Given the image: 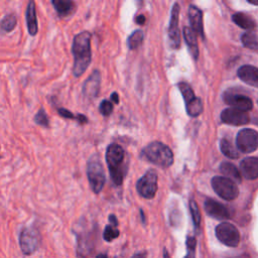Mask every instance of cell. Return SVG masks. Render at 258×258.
Here are the masks:
<instances>
[{
    "mask_svg": "<svg viewBox=\"0 0 258 258\" xmlns=\"http://www.w3.org/2000/svg\"><path fill=\"white\" fill-rule=\"evenodd\" d=\"M143 32L140 29H136L134 30L127 38V45L129 47V49H136L143 40Z\"/></svg>",
    "mask_w": 258,
    "mask_h": 258,
    "instance_id": "obj_24",
    "label": "cell"
},
{
    "mask_svg": "<svg viewBox=\"0 0 258 258\" xmlns=\"http://www.w3.org/2000/svg\"><path fill=\"white\" fill-rule=\"evenodd\" d=\"M119 230H118V225L115 224H110L107 225L103 231V239L107 242H111L114 239L119 237Z\"/></svg>",
    "mask_w": 258,
    "mask_h": 258,
    "instance_id": "obj_28",
    "label": "cell"
},
{
    "mask_svg": "<svg viewBox=\"0 0 258 258\" xmlns=\"http://www.w3.org/2000/svg\"><path fill=\"white\" fill-rule=\"evenodd\" d=\"M17 23V19H16V15L14 13H10L7 14L4 18H2V20L0 21V29L4 32H9L12 31Z\"/></svg>",
    "mask_w": 258,
    "mask_h": 258,
    "instance_id": "obj_25",
    "label": "cell"
},
{
    "mask_svg": "<svg viewBox=\"0 0 258 258\" xmlns=\"http://www.w3.org/2000/svg\"><path fill=\"white\" fill-rule=\"evenodd\" d=\"M183 36L185 42L189 47V51L195 58L199 55V48H198V41H197V34L190 27H183Z\"/></svg>",
    "mask_w": 258,
    "mask_h": 258,
    "instance_id": "obj_21",
    "label": "cell"
},
{
    "mask_svg": "<svg viewBox=\"0 0 258 258\" xmlns=\"http://www.w3.org/2000/svg\"><path fill=\"white\" fill-rule=\"evenodd\" d=\"M113 109H114V106L111 101L106 100V99L101 101L100 106H99V111L103 116H105V117L110 116L113 112Z\"/></svg>",
    "mask_w": 258,
    "mask_h": 258,
    "instance_id": "obj_33",
    "label": "cell"
},
{
    "mask_svg": "<svg viewBox=\"0 0 258 258\" xmlns=\"http://www.w3.org/2000/svg\"><path fill=\"white\" fill-rule=\"evenodd\" d=\"M157 179L154 169L147 170L136 182L137 192L144 199H153L157 191Z\"/></svg>",
    "mask_w": 258,
    "mask_h": 258,
    "instance_id": "obj_6",
    "label": "cell"
},
{
    "mask_svg": "<svg viewBox=\"0 0 258 258\" xmlns=\"http://www.w3.org/2000/svg\"><path fill=\"white\" fill-rule=\"evenodd\" d=\"M187 114L191 117H197L203 112V102L200 98H195L186 104Z\"/></svg>",
    "mask_w": 258,
    "mask_h": 258,
    "instance_id": "obj_26",
    "label": "cell"
},
{
    "mask_svg": "<svg viewBox=\"0 0 258 258\" xmlns=\"http://www.w3.org/2000/svg\"><path fill=\"white\" fill-rule=\"evenodd\" d=\"M233 21L240 27L244 28V29H248V30H251L253 28H255L256 26V23L255 21L250 17L248 16L247 14L245 13H242V12H238V13H235L232 17Z\"/></svg>",
    "mask_w": 258,
    "mask_h": 258,
    "instance_id": "obj_23",
    "label": "cell"
},
{
    "mask_svg": "<svg viewBox=\"0 0 258 258\" xmlns=\"http://www.w3.org/2000/svg\"><path fill=\"white\" fill-rule=\"evenodd\" d=\"M221 119L223 122L235 126L247 124L249 121V117L246 114V112L234 108L225 109L221 114Z\"/></svg>",
    "mask_w": 258,
    "mask_h": 258,
    "instance_id": "obj_13",
    "label": "cell"
},
{
    "mask_svg": "<svg viewBox=\"0 0 258 258\" xmlns=\"http://www.w3.org/2000/svg\"><path fill=\"white\" fill-rule=\"evenodd\" d=\"M34 121H35L36 124H38L42 127H45V128L49 127V120H48V117H47L43 108H40L38 110V112L35 114Z\"/></svg>",
    "mask_w": 258,
    "mask_h": 258,
    "instance_id": "obj_32",
    "label": "cell"
},
{
    "mask_svg": "<svg viewBox=\"0 0 258 258\" xmlns=\"http://www.w3.org/2000/svg\"><path fill=\"white\" fill-rule=\"evenodd\" d=\"M205 210L208 215L215 219L219 220H225L230 218V214L225 206L222 204L214 201V200H208L205 203Z\"/></svg>",
    "mask_w": 258,
    "mask_h": 258,
    "instance_id": "obj_15",
    "label": "cell"
},
{
    "mask_svg": "<svg viewBox=\"0 0 258 258\" xmlns=\"http://www.w3.org/2000/svg\"><path fill=\"white\" fill-rule=\"evenodd\" d=\"M189 209H190V214H191V218H192L194 224H195V226L197 228H199V226L201 224V214H200L199 207H198V205H197V203L195 201H190Z\"/></svg>",
    "mask_w": 258,
    "mask_h": 258,
    "instance_id": "obj_34",
    "label": "cell"
},
{
    "mask_svg": "<svg viewBox=\"0 0 258 258\" xmlns=\"http://www.w3.org/2000/svg\"><path fill=\"white\" fill-rule=\"evenodd\" d=\"M178 89H179V91L183 97V100L186 104L196 98L195 93L188 84L181 82L178 84Z\"/></svg>",
    "mask_w": 258,
    "mask_h": 258,
    "instance_id": "obj_31",
    "label": "cell"
},
{
    "mask_svg": "<svg viewBox=\"0 0 258 258\" xmlns=\"http://www.w3.org/2000/svg\"><path fill=\"white\" fill-rule=\"evenodd\" d=\"M184 258H195V251H188V254Z\"/></svg>",
    "mask_w": 258,
    "mask_h": 258,
    "instance_id": "obj_39",
    "label": "cell"
},
{
    "mask_svg": "<svg viewBox=\"0 0 258 258\" xmlns=\"http://www.w3.org/2000/svg\"><path fill=\"white\" fill-rule=\"evenodd\" d=\"M188 18L191 25V29L196 32V34L204 37V28H203V16L201 10L195 6L190 5L188 8Z\"/></svg>",
    "mask_w": 258,
    "mask_h": 258,
    "instance_id": "obj_18",
    "label": "cell"
},
{
    "mask_svg": "<svg viewBox=\"0 0 258 258\" xmlns=\"http://www.w3.org/2000/svg\"><path fill=\"white\" fill-rule=\"evenodd\" d=\"M101 87V74L98 70H95L85 81L83 85L82 93L86 99L93 100L99 96Z\"/></svg>",
    "mask_w": 258,
    "mask_h": 258,
    "instance_id": "obj_10",
    "label": "cell"
},
{
    "mask_svg": "<svg viewBox=\"0 0 258 258\" xmlns=\"http://www.w3.org/2000/svg\"><path fill=\"white\" fill-rule=\"evenodd\" d=\"M240 173L247 179L258 177V158L247 157L240 163Z\"/></svg>",
    "mask_w": 258,
    "mask_h": 258,
    "instance_id": "obj_16",
    "label": "cell"
},
{
    "mask_svg": "<svg viewBox=\"0 0 258 258\" xmlns=\"http://www.w3.org/2000/svg\"><path fill=\"white\" fill-rule=\"evenodd\" d=\"M238 77L246 84L258 88V68L243 66L238 70Z\"/></svg>",
    "mask_w": 258,
    "mask_h": 258,
    "instance_id": "obj_17",
    "label": "cell"
},
{
    "mask_svg": "<svg viewBox=\"0 0 258 258\" xmlns=\"http://www.w3.org/2000/svg\"><path fill=\"white\" fill-rule=\"evenodd\" d=\"M147 257V253L145 251H140V252H136L131 258H146Z\"/></svg>",
    "mask_w": 258,
    "mask_h": 258,
    "instance_id": "obj_37",
    "label": "cell"
},
{
    "mask_svg": "<svg viewBox=\"0 0 258 258\" xmlns=\"http://www.w3.org/2000/svg\"><path fill=\"white\" fill-rule=\"evenodd\" d=\"M220 170L221 172L224 174L225 177L233 180L234 182H241L242 178H241V173L239 171V169L233 165L232 163L229 162H223L220 166Z\"/></svg>",
    "mask_w": 258,
    "mask_h": 258,
    "instance_id": "obj_22",
    "label": "cell"
},
{
    "mask_svg": "<svg viewBox=\"0 0 258 258\" xmlns=\"http://www.w3.org/2000/svg\"><path fill=\"white\" fill-rule=\"evenodd\" d=\"M57 113L59 114V116H61L62 118H66V119H76L77 121H79L80 123L84 124V123H87L88 122V118L87 116L83 115V114H77V115H74L73 112L69 111L68 109L66 108H57Z\"/></svg>",
    "mask_w": 258,
    "mask_h": 258,
    "instance_id": "obj_29",
    "label": "cell"
},
{
    "mask_svg": "<svg viewBox=\"0 0 258 258\" xmlns=\"http://www.w3.org/2000/svg\"><path fill=\"white\" fill-rule=\"evenodd\" d=\"M91 33L82 31L74 37L72 52L74 55L73 74L76 78L81 77L89 68L92 60Z\"/></svg>",
    "mask_w": 258,
    "mask_h": 258,
    "instance_id": "obj_2",
    "label": "cell"
},
{
    "mask_svg": "<svg viewBox=\"0 0 258 258\" xmlns=\"http://www.w3.org/2000/svg\"><path fill=\"white\" fill-rule=\"evenodd\" d=\"M186 246L188 251H195L196 248V239L194 237H188L186 240Z\"/></svg>",
    "mask_w": 258,
    "mask_h": 258,
    "instance_id": "obj_35",
    "label": "cell"
},
{
    "mask_svg": "<svg viewBox=\"0 0 258 258\" xmlns=\"http://www.w3.org/2000/svg\"><path fill=\"white\" fill-rule=\"evenodd\" d=\"M249 3H251V4H254V5H258V2H253V1H249Z\"/></svg>",
    "mask_w": 258,
    "mask_h": 258,
    "instance_id": "obj_42",
    "label": "cell"
},
{
    "mask_svg": "<svg viewBox=\"0 0 258 258\" xmlns=\"http://www.w3.org/2000/svg\"><path fill=\"white\" fill-rule=\"evenodd\" d=\"M40 234L34 227L23 228L19 235V245L24 255H32L40 245Z\"/></svg>",
    "mask_w": 258,
    "mask_h": 258,
    "instance_id": "obj_5",
    "label": "cell"
},
{
    "mask_svg": "<svg viewBox=\"0 0 258 258\" xmlns=\"http://www.w3.org/2000/svg\"><path fill=\"white\" fill-rule=\"evenodd\" d=\"M105 158L113 183L117 186L121 185L129 166V159L125 149L119 144L112 143L106 149Z\"/></svg>",
    "mask_w": 258,
    "mask_h": 258,
    "instance_id": "obj_1",
    "label": "cell"
},
{
    "mask_svg": "<svg viewBox=\"0 0 258 258\" xmlns=\"http://www.w3.org/2000/svg\"><path fill=\"white\" fill-rule=\"evenodd\" d=\"M224 101L232 106L234 109L247 112L250 111L253 107V103L250 98L243 96V95H238V94H230L226 93L224 95Z\"/></svg>",
    "mask_w": 258,
    "mask_h": 258,
    "instance_id": "obj_14",
    "label": "cell"
},
{
    "mask_svg": "<svg viewBox=\"0 0 258 258\" xmlns=\"http://www.w3.org/2000/svg\"><path fill=\"white\" fill-rule=\"evenodd\" d=\"M110 99H111V102L113 101L115 104H118V103H119V95H118L116 92H113V93L111 94Z\"/></svg>",
    "mask_w": 258,
    "mask_h": 258,
    "instance_id": "obj_38",
    "label": "cell"
},
{
    "mask_svg": "<svg viewBox=\"0 0 258 258\" xmlns=\"http://www.w3.org/2000/svg\"><path fill=\"white\" fill-rule=\"evenodd\" d=\"M220 147L222 152L229 158H238L239 154L237 152V150L235 149V147L233 146V144L227 140V139H222L221 143H220Z\"/></svg>",
    "mask_w": 258,
    "mask_h": 258,
    "instance_id": "obj_27",
    "label": "cell"
},
{
    "mask_svg": "<svg viewBox=\"0 0 258 258\" xmlns=\"http://www.w3.org/2000/svg\"><path fill=\"white\" fill-rule=\"evenodd\" d=\"M212 186L214 190L226 201H232L236 199L239 195V189L237 184L225 177V176H215L212 179Z\"/></svg>",
    "mask_w": 258,
    "mask_h": 258,
    "instance_id": "obj_7",
    "label": "cell"
},
{
    "mask_svg": "<svg viewBox=\"0 0 258 258\" xmlns=\"http://www.w3.org/2000/svg\"><path fill=\"white\" fill-rule=\"evenodd\" d=\"M178 15H179V5L175 3L171 9V17H170L169 28H168L170 45L173 48H178L180 45V35L178 30Z\"/></svg>",
    "mask_w": 258,
    "mask_h": 258,
    "instance_id": "obj_11",
    "label": "cell"
},
{
    "mask_svg": "<svg viewBox=\"0 0 258 258\" xmlns=\"http://www.w3.org/2000/svg\"><path fill=\"white\" fill-rule=\"evenodd\" d=\"M77 236V256L78 258H88L93 250L94 242L91 232H82Z\"/></svg>",
    "mask_w": 258,
    "mask_h": 258,
    "instance_id": "obj_12",
    "label": "cell"
},
{
    "mask_svg": "<svg viewBox=\"0 0 258 258\" xmlns=\"http://www.w3.org/2000/svg\"><path fill=\"white\" fill-rule=\"evenodd\" d=\"M163 258H170V257H169L168 252L166 251V249H164V250H163Z\"/></svg>",
    "mask_w": 258,
    "mask_h": 258,
    "instance_id": "obj_40",
    "label": "cell"
},
{
    "mask_svg": "<svg viewBox=\"0 0 258 258\" xmlns=\"http://www.w3.org/2000/svg\"><path fill=\"white\" fill-rule=\"evenodd\" d=\"M242 43L251 49H256L258 48V38L253 32H246L242 35L241 37Z\"/></svg>",
    "mask_w": 258,
    "mask_h": 258,
    "instance_id": "obj_30",
    "label": "cell"
},
{
    "mask_svg": "<svg viewBox=\"0 0 258 258\" xmlns=\"http://www.w3.org/2000/svg\"><path fill=\"white\" fill-rule=\"evenodd\" d=\"M96 258H108V256L106 254H99Z\"/></svg>",
    "mask_w": 258,
    "mask_h": 258,
    "instance_id": "obj_41",
    "label": "cell"
},
{
    "mask_svg": "<svg viewBox=\"0 0 258 258\" xmlns=\"http://www.w3.org/2000/svg\"><path fill=\"white\" fill-rule=\"evenodd\" d=\"M25 17H26V24H27L28 33L31 36L36 35V33L38 31V25H37L36 11H35V2L32 1V0L27 3Z\"/></svg>",
    "mask_w": 258,
    "mask_h": 258,
    "instance_id": "obj_19",
    "label": "cell"
},
{
    "mask_svg": "<svg viewBox=\"0 0 258 258\" xmlns=\"http://www.w3.org/2000/svg\"><path fill=\"white\" fill-rule=\"evenodd\" d=\"M87 177L91 189L95 194H99L106 182V174L98 154L92 155L87 162Z\"/></svg>",
    "mask_w": 258,
    "mask_h": 258,
    "instance_id": "obj_4",
    "label": "cell"
},
{
    "mask_svg": "<svg viewBox=\"0 0 258 258\" xmlns=\"http://www.w3.org/2000/svg\"><path fill=\"white\" fill-rule=\"evenodd\" d=\"M51 4L59 17L69 16L76 10V3L71 0H52Z\"/></svg>",
    "mask_w": 258,
    "mask_h": 258,
    "instance_id": "obj_20",
    "label": "cell"
},
{
    "mask_svg": "<svg viewBox=\"0 0 258 258\" xmlns=\"http://www.w3.org/2000/svg\"><path fill=\"white\" fill-rule=\"evenodd\" d=\"M141 154L148 161L160 167H169L173 163V153L171 149L159 141H153L146 145L142 149Z\"/></svg>",
    "mask_w": 258,
    "mask_h": 258,
    "instance_id": "obj_3",
    "label": "cell"
},
{
    "mask_svg": "<svg viewBox=\"0 0 258 258\" xmlns=\"http://www.w3.org/2000/svg\"><path fill=\"white\" fill-rule=\"evenodd\" d=\"M236 145L243 153H251L258 148V133L253 129H242L236 138Z\"/></svg>",
    "mask_w": 258,
    "mask_h": 258,
    "instance_id": "obj_9",
    "label": "cell"
},
{
    "mask_svg": "<svg viewBox=\"0 0 258 258\" xmlns=\"http://www.w3.org/2000/svg\"><path fill=\"white\" fill-rule=\"evenodd\" d=\"M145 21H146V18H145V16H144V15H142V14H140V15L136 16V18H135V22H136L137 24H140V25L144 24V23H145Z\"/></svg>",
    "mask_w": 258,
    "mask_h": 258,
    "instance_id": "obj_36",
    "label": "cell"
},
{
    "mask_svg": "<svg viewBox=\"0 0 258 258\" xmlns=\"http://www.w3.org/2000/svg\"><path fill=\"white\" fill-rule=\"evenodd\" d=\"M218 240L226 246L236 247L240 242V234L237 228L230 223H221L216 228Z\"/></svg>",
    "mask_w": 258,
    "mask_h": 258,
    "instance_id": "obj_8",
    "label": "cell"
}]
</instances>
